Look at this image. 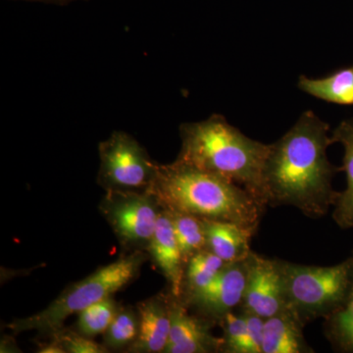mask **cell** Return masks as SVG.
<instances>
[{"instance_id": "obj_4", "label": "cell", "mask_w": 353, "mask_h": 353, "mask_svg": "<svg viewBox=\"0 0 353 353\" xmlns=\"http://www.w3.org/2000/svg\"><path fill=\"white\" fill-rule=\"evenodd\" d=\"M146 259L145 252H129L69 285L43 310L29 317L15 319L7 325V328L14 334L37 331L50 336L64 328V322L70 316L79 314L92 304L113 296L124 289L138 277Z\"/></svg>"}, {"instance_id": "obj_5", "label": "cell", "mask_w": 353, "mask_h": 353, "mask_svg": "<svg viewBox=\"0 0 353 353\" xmlns=\"http://www.w3.org/2000/svg\"><path fill=\"white\" fill-rule=\"evenodd\" d=\"M287 306L307 325L340 310L353 287V254L333 266H309L279 259Z\"/></svg>"}, {"instance_id": "obj_1", "label": "cell", "mask_w": 353, "mask_h": 353, "mask_svg": "<svg viewBox=\"0 0 353 353\" xmlns=\"http://www.w3.org/2000/svg\"><path fill=\"white\" fill-rule=\"evenodd\" d=\"M331 145L329 124L313 111L304 112L270 145L263 171L267 205L292 206L311 219L326 215L338 199L332 182L341 171L327 155Z\"/></svg>"}, {"instance_id": "obj_21", "label": "cell", "mask_w": 353, "mask_h": 353, "mask_svg": "<svg viewBox=\"0 0 353 353\" xmlns=\"http://www.w3.org/2000/svg\"><path fill=\"white\" fill-rule=\"evenodd\" d=\"M120 308V304L113 296L92 304L78 314L77 328L79 333L88 338L105 333Z\"/></svg>"}, {"instance_id": "obj_23", "label": "cell", "mask_w": 353, "mask_h": 353, "mask_svg": "<svg viewBox=\"0 0 353 353\" xmlns=\"http://www.w3.org/2000/svg\"><path fill=\"white\" fill-rule=\"evenodd\" d=\"M50 336H55L63 345L68 353H106L108 348L101 343H95L92 338L83 336L81 333L62 328L55 332Z\"/></svg>"}, {"instance_id": "obj_17", "label": "cell", "mask_w": 353, "mask_h": 353, "mask_svg": "<svg viewBox=\"0 0 353 353\" xmlns=\"http://www.w3.org/2000/svg\"><path fill=\"white\" fill-rule=\"evenodd\" d=\"M227 264L206 248L196 253L185 264L182 294L179 299L185 303L190 296L208 287Z\"/></svg>"}, {"instance_id": "obj_20", "label": "cell", "mask_w": 353, "mask_h": 353, "mask_svg": "<svg viewBox=\"0 0 353 353\" xmlns=\"http://www.w3.org/2000/svg\"><path fill=\"white\" fill-rule=\"evenodd\" d=\"M138 310L132 306H121L110 326L103 334V343L109 352L131 347L139 336Z\"/></svg>"}, {"instance_id": "obj_10", "label": "cell", "mask_w": 353, "mask_h": 353, "mask_svg": "<svg viewBox=\"0 0 353 353\" xmlns=\"http://www.w3.org/2000/svg\"><path fill=\"white\" fill-rule=\"evenodd\" d=\"M213 327L171 294L170 336L163 353H223L222 336L213 334Z\"/></svg>"}, {"instance_id": "obj_19", "label": "cell", "mask_w": 353, "mask_h": 353, "mask_svg": "<svg viewBox=\"0 0 353 353\" xmlns=\"http://www.w3.org/2000/svg\"><path fill=\"white\" fill-rule=\"evenodd\" d=\"M324 334L334 352L353 353V287L347 303L324 319Z\"/></svg>"}, {"instance_id": "obj_12", "label": "cell", "mask_w": 353, "mask_h": 353, "mask_svg": "<svg viewBox=\"0 0 353 353\" xmlns=\"http://www.w3.org/2000/svg\"><path fill=\"white\" fill-rule=\"evenodd\" d=\"M146 252L166 279L169 292L176 299H180L185 265L176 240L170 215L164 209L160 211L154 234Z\"/></svg>"}, {"instance_id": "obj_16", "label": "cell", "mask_w": 353, "mask_h": 353, "mask_svg": "<svg viewBox=\"0 0 353 353\" xmlns=\"http://www.w3.org/2000/svg\"><path fill=\"white\" fill-rule=\"evenodd\" d=\"M297 87L316 99L340 105H353V65L325 78L301 76Z\"/></svg>"}, {"instance_id": "obj_22", "label": "cell", "mask_w": 353, "mask_h": 353, "mask_svg": "<svg viewBox=\"0 0 353 353\" xmlns=\"http://www.w3.org/2000/svg\"><path fill=\"white\" fill-rule=\"evenodd\" d=\"M220 327L223 329V353H250L248 329L243 313H228Z\"/></svg>"}, {"instance_id": "obj_14", "label": "cell", "mask_w": 353, "mask_h": 353, "mask_svg": "<svg viewBox=\"0 0 353 353\" xmlns=\"http://www.w3.org/2000/svg\"><path fill=\"white\" fill-rule=\"evenodd\" d=\"M304 324L287 307L265 319L262 353H313L304 338Z\"/></svg>"}, {"instance_id": "obj_6", "label": "cell", "mask_w": 353, "mask_h": 353, "mask_svg": "<svg viewBox=\"0 0 353 353\" xmlns=\"http://www.w3.org/2000/svg\"><path fill=\"white\" fill-rule=\"evenodd\" d=\"M99 209L128 252H146L162 208L145 190H105Z\"/></svg>"}, {"instance_id": "obj_15", "label": "cell", "mask_w": 353, "mask_h": 353, "mask_svg": "<svg viewBox=\"0 0 353 353\" xmlns=\"http://www.w3.org/2000/svg\"><path fill=\"white\" fill-rule=\"evenodd\" d=\"M333 143L343 145V165L341 171L347 175V188L339 192L338 199L334 205L333 219L341 229L353 228V118L341 121L340 125L332 131Z\"/></svg>"}, {"instance_id": "obj_25", "label": "cell", "mask_w": 353, "mask_h": 353, "mask_svg": "<svg viewBox=\"0 0 353 353\" xmlns=\"http://www.w3.org/2000/svg\"><path fill=\"white\" fill-rule=\"evenodd\" d=\"M51 340L48 343H39L38 353H66L63 345L55 336H50Z\"/></svg>"}, {"instance_id": "obj_18", "label": "cell", "mask_w": 353, "mask_h": 353, "mask_svg": "<svg viewBox=\"0 0 353 353\" xmlns=\"http://www.w3.org/2000/svg\"><path fill=\"white\" fill-rule=\"evenodd\" d=\"M176 240L185 265L196 253L205 248L203 220L185 213L169 212Z\"/></svg>"}, {"instance_id": "obj_9", "label": "cell", "mask_w": 353, "mask_h": 353, "mask_svg": "<svg viewBox=\"0 0 353 353\" xmlns=\"http://www.w3.org/2000/svg\"><path fill=\"white\" fill-rule=\"evenodd\" d=\"M248 261V280L239 310L264 319L285 310L288 306L279 259H266L252 252Z\"/></svg>"}, {"instance_id": "obj_8", "label": "cell", "mask_w": 353, "mask_h": 353, "mask_svg": "<svg viewBox=\"0 0 353 353\" xmlns=\"http://www.w3.org/2000/svg\"><path fill=\"white\" fill-rule=\"evenodd\" d=\"M248 259L228 263L208 287L185 303L181 301L194 314L220 326L228 313L240 308L243 303L248 280Z\"/></svg>"}, {"instance_id": "obj_13", "label": "cell", "mask_w": 353, "mask_h": 353, "mask_svg": "<svg viewBox=\"0 0 353 353\" xmlns=\"http://www.w3.org/2000/svg\"><path fill=\"white\" fill-rule=\"evenodd\" d=\"M203 224L206 250L226 263L245 260L252 252L253 230L224 221L203 220Z\"/></svg>"}, {"instance_id": "obj_26", "label": "cell", "mask_w": 353, "mask_h": 353, "mask_svg": "<svg viewBox=\"0 0 353 353\" xmlns=\"http://www.w3.org/2000/svg\"><path fill=\"white\" fill-rule=\"evenodd\" d=\"M22 1L43 2V3L51 4H68L70 2L77 1V0H22Z\"/></svg>"}, {"instance_id": "obj_24", "label": "cell", "mask_w": 353, "mask_h": 353, "mask_svg": "<svg viewBox=\"0 0 353 353\" xmlns=\"http://www.w3.org/2000/svg\"><path fill=\"white\" fill-rule=\"evenodd\" d=\"M241 312L243 313L246 323L250 353H262L265 324L264 318L250 312H243V311H241Z\"/></svg>"}, {"instance_id": "obj_7", "label": "cell", "mask_w": 353, "mask_h": 353, "mask_svg": "<svg viewBox=\"0 0 353 353\" xmlns=\"http://www.w3.org/2000/svg\"><path fill=\"white\" fill-rule=\"evenodd\" d=\"M101 167L97 182L105 190H145L157 175L158 163L131 134L112 132L99 146Z\"/></svg>"}, {"instance_id": "obj_2", "label": "cell", "mask_w": 353, "mask_h": 353, "mask_svg": "<svg viewBox=\"0 0 353 353\" xmlns=\"http://www.w3.org/2000/svg\"><path fill=\"white\" fill-rule=\"evenodd\" d=\"M148 190L169 212L234 223L255 232L267 208L245 188L176 159L171 164H158Z\"/></svg>"}, {"instance_id": "obj_11", "label": "cell", "mask_w": 353, "mask_h": 353, "mask_svg": "<svg viewBox=\"0 0 353 353\" xmlns=\"http://www.w3.org/2000/svg\"><path fill=\"white\" fill-rule=\"evenodd\" d=\"M139 330L128 352L163 353L171 330V294H159L137 305Z\"/></svg>"}, {"instance_id": "obj_3", "label": "cell", "mask_w": 353, "mask_h": 353, "mask_svg": "<svg viewBox=\"0 0 353 353\" xmlns=\"http://www.w3.org/2000/svg\"><path fill=\"white\" fill-rule=\"evenodd\" d=\"M180 136L176 160L236 183L267 205L263 171L270 145L248 138L218 114L181 125Z\"/></svg>"}]
</instances>
